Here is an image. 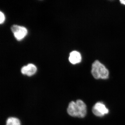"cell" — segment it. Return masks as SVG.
I'll use <instances>...</instances> for the list:
<instances>
[{"instance_id":"1","label":"cell","mask_w":125,"mask_h":125,"mask_svg":"<svg viewBox=\"0 0 125 125\" xmlns=\"http://www.w3.org/2000/svg\"><path fill=\"white\" fill-rule=\"evenodd\" d=\"M67 112L71 116L83 118L87 114V106L80 99L77 100L76 102L71 101L68 105Z\"/></svg>"},{"instance_id":"2","label":"cell","mask_w":125,"mask_h":125,"mask_svg":"<svg viewBox=\"0 0 125 125\" xmlns=\"http://www.w3.org/2000/svg\"><path fill=\"white\" fill-rule=\"evenodd\" d=\"M92 73L96 79H106L109 76V71L99 61H95L92 64Z\"/></svg>"},{"instance_id":"3","label":"cell","mask_w":125,"mask_h":125,"mask_svg":"<svg viewBox=\"0 0 125 125\" xmlns=\"http://www.w3.org/2000/svg\"><path fill=\"white\" fill-rule=\"evenodd\" d=\"M11 30L15 38L18 41L22 40L28 34V30L25 27L14 25L11 28Z\"/></svg>"},{"instance_id":"4","label":"cell","mask_w":125,"mask_h":125,"mask_svg":"<svg viewBox=\"0 0 125 125\" xmlns=\"http://www.w3.org/2000/svg\"><path fill=\"white\" fill-rule=\"evenodd\" d=\"M93 113L96 116L102 117L107 114L109 113V110L105 105L101 102L96 103L92 109Z\"/></svg>"},{"instance_id":"5","label":"cell","mask_w":125,"mask_h":125,"mask_svg":"<svg viewBox=\"0 0 125 125\" xmlns=\"http://www.w3.org/2000/svg\"><path fill=\"white\" fill-rule=\"evenodd\" d=\"M37 71V67L35 65L29 64L27 66H23L21 69V72L23 74L30 76L36 73Z\"/></svg>"},{"instance_id":"6","label":"cell","mask_w":125,"mask_h":125,"mask_svg":"<svg viewBox=\"0 0 125 125\" xmlns=\"http://www.w3.org/2000/svg\"><path fill=\"white\" fill-rule=\"evenodd\" d=\"M81 55L78 52L74 51L70 54L69 60L72 64H75L79 63L81 62Z\"/></svg>"},{"instance_id":"7","label":"cell","mask_w":125,"mask_h":125,"mask_svg":"<svg viewBox=\"0 0 125 125\" xmlns=\"http://www.w3.org/2000/svg\"><path fill=\"white\" fill-rule=\"evenodd\" d=\"M6 125H21V122L18 118L11 117L6 120Z\"/></svg>"},{"instance_id":"8","label":"cell","mask_w":125,"mask_h":125,"mask_svg":"<svg viewBox=\"0 0 125 125\" xmlns=\"http://www.w3.org/2000/svg\"><path fill=\"white\" fill-rule=\"evenodd\" d=\"M0 24H2L4 22L5 20V16L4 14L0 11Z\"/></svg>"},{"instance_id":"9","label":"cell","mask_w":125,"mask_h":125,"mask_svg":"<svg viewBox=\"0 0 125 125\" xmlns=\"http://www.w3.org/2000/svg\"><path fill=\"white\" fill-rule=\"evenodd\" d=\"M120 2H121V4L125 5V0H120Z\"/></svg>"}]
</instances>
